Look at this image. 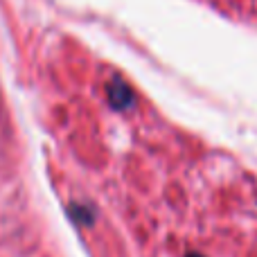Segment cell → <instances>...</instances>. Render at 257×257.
I'll return each instance as SVG.
<instances>
[{
	"label": "cell",
	"instance_id": "6da1fadb",
	"mask_svg": "<svg viewBox=\"0 0 257 257\" xmlns=\"http://www.w3.org/2000/svg\"><path fill=\"white\" fill-rule=\"evenodd\" d=\"M111 102L115 104L117 108L120 106H126L128 102H131V93H128V88L124 84H115L111 88Z\"/></svg>",
	"mask_w": 257,
	"mask_h": 257
}]
</instances>
